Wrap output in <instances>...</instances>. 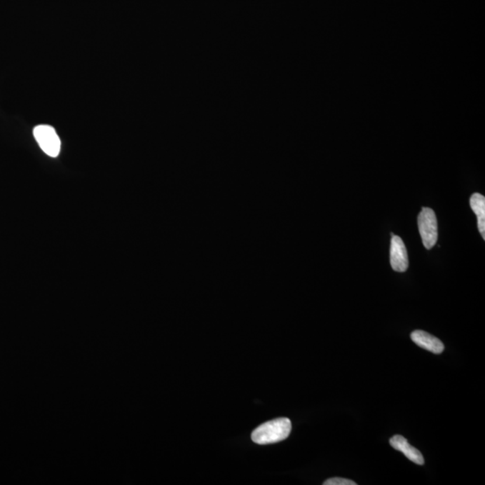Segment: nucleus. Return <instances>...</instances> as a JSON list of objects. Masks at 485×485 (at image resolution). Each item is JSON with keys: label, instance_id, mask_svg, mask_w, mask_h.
Returning a JSON list of instances; mask_svg holds the SVG:
<instances>
[{"label": "nucleus", "instance_id": "obj_1", "mask_svg": "<svg viewBox=\"0 0 485 485\" xmlns=\"http://www.w3.org/2000/svg\"><path fill=\"white\" fill-rule=\"evenodd\" d=\"M291 429L289 419H275L256 429L252 434V439L258 445L274 444L287 439L291 434Z\"/></svg>", "mask_w": 485, "mask_h": 485}, {"label": "nucleus", "instance_id": "obj_2", "mask_svg": "<svg viewBox=\"0 0 485 485\" xmlns=\"http://www.w3.org/2000/svg\"><path fill=\"white\" fill-rule=\"evenodd\" d=\"M418 226L425 249H431L438 241V221L434 209L422 208L418 216Z\"/></svg>", "mask_w": 485, "mask_h": 485}, {"label": "nucleus", "instance_id": "obj_3", "mask_svg": "<svg viewBox=\"0 0 485 485\" xmlns=\"http://www.w3.org/2000/svg\"><path fill=\"white\" fill-rule=\"evenodd\" d=\"M34 135L45 154L51 156V158H56L59 154L61 139H59L54 128H52L50 125H38L34 128Z\"/></svg>", "mask_w": 485, "mask_h": 485}, {"label": "nucleus", "instance_id": "obj_4", "mask_svg": "<svg viewBox=\"0 0 485 485\" xmlns=\"http://www.w3.org/2000/svg\"><path fill=\"white\" fill-rule=\"evenodd\" d=\"M390 264L397 272H404L409 266L406 245L399 236L393 235L391 239Z\"/></svg>", "mask_w": 485, "mask_h": 485}, {"label": "nucleus", "instance_id": "obj_5", "mask_svg": "<svg viewBox=\"0 0 485 485\" xmlns=\"http://www.w3.org/2000/svg\"><path fill=\"white\" fill-rule=\"evenodd\" d=\"M411 340L419 347L424 348L425 350L435 354H441L444 351V344L438 338H436L426 331L416 330L411 334Z\"/></svg>", "mask_w": 485, "mask_h": 485}, {"label": "nucleus", "instance_id": "obj_6", "mask_svg": "<svg viewBox=\"0 0 485 485\" xmlns=\"http://www.w3.org/2000/svg\"><path fill=\"white\" fill-rule=\"evenodd\" d=\"M390 445L394 449L402 452L410 461L417 464V465H424V459L421 453L417 449L410 445L407 439L404 438L403 436H394V437L390 439Z\"/></svg>", "mask_w": 485, "mask_h": 485}, {"label": "nucleus", "instance_id": "obj_7", "mask_svg": "<svg viewBox=\"0 0 485 485\" xmlns=\"http://www.w3.org/2000/svg\"><path fill=\"white\" fill-rule=\"evenodd\" d=\"M470 206L474 214L476 215L479 232L485 239V197L484 195L474 194L470 199Z\"/></svg>", "mask_w": 485, "mask_h": 485}, {"label": "nucleus", "instance_id": "obj_8", "mask_svg": "<svg viewBox=\"0 0 485 485\" xmlns=\"http://www.w3.org/2000/svg\"><path fill=\"white\" fill-rule=\"evenodd\" d=\"M324 485H356L357 484L355 483V481L349 480V479H344V478H340V477H336V478H331V479H328L324 483Z\"/></svg>", "mask_w": 485, "mask_h": 485}]
</instances>
